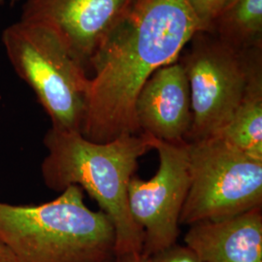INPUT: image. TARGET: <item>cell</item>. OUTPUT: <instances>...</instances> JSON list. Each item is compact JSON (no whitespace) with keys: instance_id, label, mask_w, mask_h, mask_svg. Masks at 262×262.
Listing matches in <instances>:
<instances>
[{"instance_id":"cell-12","label":"cell","mask_w":262,"mask_h":262,"mask_svg":"<svg viewBox=\"0 0 262 262\" xmlns=\"http://www.w3.org/2000/svg\"><path fill=\"white\" fill-rule=\"evenodd\" d=\"M220 18L221 31L226 41L252 40L261 33L262 0H232L217 19Z\"/></svg>"},{"instance_id":"cell-13","label":"cell","mask_w":262,"mask_h":262,"mask_svg":"<svg viewBox=\"0 0 262 262\" xmlns=\"http://www.w3.org/2000/svg\"><path fill=\"white\" fill-rule=\"evenodd\" d=\"M229 0H187L189 8L198 21L200 31L212 26L222 14Z\"/></svg>"},{"instance_id":"cell-1","label":"cell","mask_w":262,"mask_h":262,"mask_svg":"<svg viewBox=\"0 0 262 262\" xmlns=\"http://www.w3.org/2000/svg\"><path fill=\"white\" fill-rule=\"evenodd\" d=\"M200 31L187 0H131L104 37L91 64L82 135L108 143L141 133L135 103L158 69L175 62Z\"/></svg>"},{"instance_id":"cell-7","label":"cell","mask_w":262,"mask_h":262,"mask_svg":"<svg viewBox=\"0 0 262 262\" xmlns=\"http://www.w3.org/2000/svg\"><path fill=\"white\" fill-rule=\"evenodd\" d=\"M149 137L152 150L159 152V169L148 181L133 176L127 199L131 216L144 232L143 253L150 256L177 243L189 169L187 141L169 143Z\"/></svg>"},{"instance_id":"cell-8","label":"cell","mask_w":262,"mask_h":262,"mask_svg":"<svg viewBox=\"0 0 262 262\" xmlns=\"http://www.w3.org/2000/svg\"><path fill=\"white\" fill-rule=\"evenodd\" d=\"M131 0H27L21 19L50 28L85 69Z\"/></svg>"},{"instance_id":"cell-9","label":"cell","mask_w":262,"mask_h":262,"mask_svg":"<svg viewBox=\"0 0 262 262\" xmlns=\"http://www.w3.org/2000/svg\"><path fill=\"white\" fill-rule=\"evenodd\" d=\"M135 116L141 133L169 143L187 141L192 110L183 63L172 62L150 76L137 97Z\"/></svg>"},{"instance_id":"cell-20","label":"cell","mask_w":262,"mask_h":262,"mask_svg":"<svg viewBox=\"0 0 262 262\" xmlns=\"http://www.w3.org/2000/svg\"><path fill=\"white\" fill-rule=\"evenodd\" d=\"M0 6H1V2H0Z\"/></svg>"},{"instance_id":"cell-5","label":"cell","mask_w":262,"mask_h":262,"mask_svg":"<svg viewBox=\"0 0 262 262\" xmlns=\"http://www.w3.org/2000/svg\"><path fill=\"white\" fill-rule=\"evenodd\" d=\"M189 187L180 225L221 221L262 207V159L221 137L187 142Z\"/></svg>"},{"instance_id":"cell-19","label":"cell","mask_w":262,"mask_h":262,"mask_svg":"<svg viewBox=\"0 0 262 262\" xmlns=\"http://www.w3.org/2000/svg\"><path fill=\"white\" fill-rule=\"evenodd\" d=\"M230 1H232V0H229V2H230ZM229 2H228V3H229Z\"/></svg>"},{"instance_id":"cell-11","label":"cell","mask_w":262,"mask_h":262,"mask_svg":"<svg viewBox=\"0 0 262 262\" xmlns=\"http://www.w3.org/2000/svg\"><path fill=\"white\" fill-rule=\"evenodd\" d=\"M237 149L262 159V80L254 72L243 101L216 135ZM215 137V136H214Z\"/></svg>"},{"instance_id":"cell-10","label":"cell","mask_w":262,"mask_h":262,"mask_svg":"<svg viewBox=\"0 0 262 262\" xmlns=\"http://www.w3.org/2000/svg\"><path fill=\"white\" fill-rule=\"evenodd\" d=\"M188 226L185 243L202 261L262 262L261 207Z\"/></svg>"},{"instance_id":"cell-2","label":"cell","mask_w":262,"mask_h":262,"mask_svg":"<svg viewBox=\"0 0 262 262\" xmlns=\"http://www.w3.org/2000/svg\"><path fill=\"white\" fill-rule=\"evenodd\" d=\"M43 142L48 152L41 173L48 188L61 192L77 186L97 202L115 227V257L143 253L144 232L131 216L127 187L138 159L152 150L149 135L125 134L94 143L80 132L51 127Z\"/></svg>"},{"instance_id":"cell-16","label":"cell","mask_w":262,"mask_h":262,"mask_svg":"<svg viewBox=\"0 0 262 262\" xmlns=\"http://www.w3.org/2000/svg\"><path fill=\"white\" fill-rule=\"evenodd\" d=\"M0 262H17L9 249L0 240Z\"/></svg>"},{"instance_id":"cell-4","label":"cell","mask_w":262,"mask_h":262,"mask_svg":"<svg viewBox=\"0 0 262 262\" xmlns=\"http://www.w3.org/2000/svg\"><path fill=\"white\" fill-rule=\"evenodd\" d=\"M2 42L13 68L34 92L52 127L81 133L90 78L56 33L20 19L5 28Z\"/></svg>"},{"instance_id":"cell-6","label":"cell","mask_w":262,"mask_h":262,"mask_svg":"<svg viewBox=\"0 0 262 262\" xmlns=\"http://www.w3.org/2000/svg\"><path fill=\"white\" fill-rule=\"evenodd\" d=\"M183 64L192 110L187 142L216 136L243 101L258 68L247 66L225 41L199 44Z\"/></svg>"},{"instance_id":"cell-18","label":"cell","mask_w":262,"mask_h":262,"mask_svg":"<svg viewBox=\"0 0 262 262\" xmlns=\"http://www.w3.org/2000/svg\"><path fill=\"white\" fill-rule=\"evenodd\" d=\"M115 261V258H114V259H112V260H109V261H107V262H114Z\"/></svg>"},{"instance_id":"cell-14","label":"cell","mask_w":262,"mask_h":262,"mask_svg":"<svg viewBox=\"0 0 262 262\" xmlns=\"http://www.w3.org/2000/svg\"><path fill=\"white\" fill-rule=\"evenodd\" d=\"M150 262H204L187 246L174 244L150 255Z\"/></svg>"},{"instance_id":"cell-3","label":"cell","mask_w":262,"mask_h":262,"mask_svg":"<svg viewBox=\"0 0 262 262\" xmlns=\"http://www.w3.org/2000/svg\"><path fill=\"white\" fill-rule=\"evenodd\" d=\"M0 240L17 262H107L116 232L101 210L85 206L84 190L70 186L38 205L0 201Z\"/></svg>"},{"instance_id":"cell-15","label":"cell","mask_w":262,"mask_h":262,"mask_svg":"<svg viewBox=\"0 0 262 262\" xmlns=\"http://www.w3.org/2000/svg\"><path fill=\"white\" fill-rule=\"evenodd\" d=\"M114 262H150V256L143 253H134L116 256Z\"/></svg>"},{"instance_id":"cell-17","label":"cell","mask_w":262,"mask_h":262,"mask_svg":"<svg viewBox=\"0 0 262 262\" xmlns=\"http://www.w3.org/2000/svg\"><path fill=\"white\" fill-rule=\"evenodd\" d=\"M17 1H19V0H0L1 4L5 3V2H11V3H15V2H17Z\"/></svg>"}]
</instances>
